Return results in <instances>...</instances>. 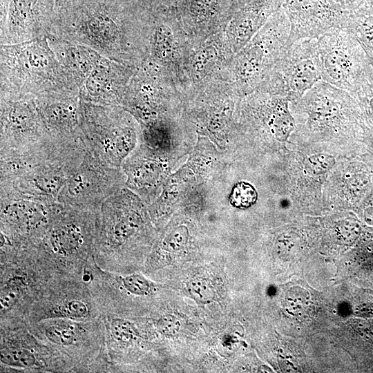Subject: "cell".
Wrapping results in <instances>:
<instances>
[{"label": "cell", "mask_w": 373, "mask_h": 373, "mask_svg": "<svg viewBox=\"0 0 373 373\" xmlns=\"http://www.w3.org/2000/svg\"><path fill=\"white\" fill-rule=\"evenodd\" d=\"M136 35L115 0H56L48 35L88 46L122 64L133 60Z\"/></svg>", "instance_id": "cell-1"}, {"label": "cell", "mask_w": 373, "mask_h": 373, "mask_svg": "<svg viewBox=\"0 0 373 373\" xmlns=\"http://www.w3.org/2000/svg\"><path fill=\"white\" fill-rule=\"evenodd\" d=\"M0 74V96H79L76 84L60 64L48 36L1 45Z\"/></svg>", "instance_id": "cell-2"}, {"label": "cell", "mask_w": 373, "mask_h": 373, "mask_svg": "<svg viewBox=\"0 0 373 373\" xmlns=\"http://www.w3.org/2000/svg\"><path fill=\"white\" fill-rule=\"evenodd\" d=\"M290 110L294 136L309 141H347L365 151L358 106L348 91L321 80L290 103Z\"/></svg>", "instance_id": "cell-3"}, {"label": "cell", "mask_w": 373, "mask_h": 373, "mask_svg": "<svg viewBox=\"0 0 373 373\" xmlns=\"http://www.w3.org/2000/svg\"><path fill=\"white\" fill-rule=\"evenodd\" d=\"M97 210L64 205L32 248L39 263L52 276H82L93 256Z\"/></svg>", "instance_id": "cell-4"}, {"label": "cell", "mask_w": 373, "mask_h": 373, "mask_svg": "<svg viewBox=\"0 0 373 373\" xmlns=\"http://www.w3.org/2000/svg\"><path fill=\"white\" fill-rule=\"evenodd\" d=\"M79 131L85 149L102 162L117 168H120L137 140L133 122L119 106L81 99Z\"/></svg>", "instance_id": "cell-5"}, {"label": "cell", "mask_w": 373, "mask_h": 373, "mask_svg": "<svg viewBox=\"0 0 373 373\" xmlns=\"http://www.w3.org/2000/svg\"><path fill=\"white\" fill-rule=\"evenodd\" d=\"M144 211L139 200L121 189L97 211L93 257L107 270L116 257L144 228Z\"/></svg>", "instance_id": "cell-6"}, {"label": "cell", "mask_w": 373, "mask_h": 373, "mask_svg": "<svg viewBox=\"0 0 373 373\" xmlns=\"http://www.w3.org/2000/svg\"><path fill=\"white\" fill-rule=\"evenodd\" d=\"M82 140L61 142L53 155L21 177L0 182V199L58 202L59 194L85 152Z\"/></svg>", "instance_id": "cell-7"}, {"label": "cell", "mask_w": 373, "mask_h": 373, "mask_svg": "<svg viewBox=\"0 0 373 373\" xmlns=\"http://www.w3.org/2000/svg\"><path fill=\"white\" fill-rule=\"evenodd\" d=\"M102 317L90 321L49 318L27 325L39 341L61 356L68 365L89 366L106 352Z\"/></svg>", "instance_id": "cell-8"}, {"label": "cell", "mask_w": 373, "mask_h": 373, "mask_svg": "<svg viewBox=\"0 0 373 373\" xmlns=\"http://www.w3.org/2000/svg\"><path fill=\"white\" fill-rule=\"evenodd\" d=\"M104 312L82 276H58L46 281L30 305L26 325L49 318L90 321Z\"/></svg>", "instance_id": "cell-9"}, {"label": "cell", "mask_w": 373, "mask_h": 373, "mask_svg": "<svg viewBox=\"0 0 373 373\" xmlns=\"http://www.w3.org/2000/svg\"><path fill=\"white\" fill-rule=\"evenodd\" d=\"M317 55L322 80L350 93L373 73L361 47L345 28L317 37Z\"/></svg>", "instance_id": "cell-10"}, {"label": "cell", "mask_w": 373, "mask_h": 373, "mask_svg": "<svg viewBox=\"0 0 373 373\" xmlns=\"http://www.w3.org/2000/svg\"><path fill=\"white\" fill-rule=\"evenodd\" d=\"M124 180L120 168L106 164L86 149L61 189L58 202L73 209L97 210L122 189Z\"/></svg>", "instance_id": "cell-11"}, {"label": "cell", "mask_w": 373, "mask_h": 373, "mask_svg": "<svg viewBox=\"0 0 373 373\" xmlns=\"http://www.w3.org/2000/svg\"><path fill=\"white\" fill-rule=\"evenodd\" d=\"M51 140L35 97L0 96V154L28 150Z\"/></svg>", "instance_id": "cell-12"}, {"label": "cell", "mask_w": 373, "mask_h": 373, "mask_svg": "<svg viewBox=\"0 0 373 373\" xmlns=\"http://www.w3.org/2000/svg\"><path fill=\"white\" fill-rule=\"evenodd\" d=\"M321 80L317 38H309L297 41L288 48L270 73L265 84L272 92L287 96L291 103Z\"/></svg>", "instance_id": "cell-13"}, {"label": "cell", "mask_w": 373, "mask_h": 373, "mask_svg": "<svg viewBox=\"0 0 373 373\" xmlns=\"http://www.w3.org/2000/svg\"><path fill=\"white\" fill-rule=\"evenodd\" d=\"M61 203L44 204L27 199H0L1 244L27 247L46 232Z\"/></svg>", "instance_id": "cell-14"}, {"label": "cell", "mask_w": 373, "mask_h": 373, "mask_svg": "<svg viewBox=\"0 0 373 373\" xmlns=\"http://www.w3.org/2000/svg\"><path fill=\"white\" fill-rule=\"evenodd\" d=\"M56 0H1L0 44H15L46 37Z\"/></svg>", "instance_id": "cell-15"}, {"label": "cell", "mask_w": 373, "mask_h": 373, "mask_svg": "<svg viewBox=\"0 0 373 373\" xmlns=\"http://www.w3.org/2000/svg\"><path fill=\"white\" fill-rule=\"evenodd\" d=\"M19 327L13 332L3 329L1 338V364L17 370L34 372L68 370L61 356L39 341L28 329L20 333Z\"/></svg>", "instance_id": "cell-16"}, {"label": "cell", "mask_w": 373, "mask_h": 373, "mask_svg": "<svg viewBox=\"0 0 373 373\" xmlns=\"http://www.w3.org/2000/svg\"><path fill=\"white\" fill-rule=\"evenodd\" d=\"M120 64L102 56L79 88L80 99L101 105H121L128 73Z\"/></svg>", "instance_id": "cell-17"}, {"label": "cell", "mask_w": 373, "mask_h": 373, "mask_svg": "<svg viewBox=\"0 0 373 373\" xmlns=\"http://www.w3.org/2000/svg\"><path fill=\"white\" fill-rule=\"evenodd\" d=\"M39 111L50 136L56 142L80 139L79 96L36 98Z\"/></svg>", "instance_id": "cell-18"}, {"label": "cell", "mask_w": 373, "mask_h": 373, "mask_svg": "<svg viewBox=\"0 0 373 373\" xmlns=\"http://www.w3.org/2000/svg\"><path fill=\"white\" fill-rule=\"evenodd\" d=\"M48 38L60 64L79 90L102 55L77 43L48 35Z\"/></svg>", "instance_id": "cell-19"}, {"label": "cell", "mask_w": 373, "mask_h": 373, "mask_svg": "<svg viewBox=\"0 0 373 373\" xmlns=\"http://www.w3.org/2000/svg\"><path fill=\"white\" fill-rule=\"evenodd\" d=\"M351 95L359 109L364 148L373 155V73Z\"/></svg>", "instance_id": "cell-20"}, {"label": "cell", "mask_w": 373, "mask_h": 373, "mask_svg": "<svg viewBox=\"0 0 373 373\" xmlns=\"http://www.w3.org/2000/svg\"><path fill=\"white\" fill-rule=\"evenodd\" d=\"M363 50L373 70V15L347 17L345 27Z\"/></svg>", "instance_id": "cell-21"}, {"label": "cell", "mask_w": 373, "mask_h": 373, "mask_svg": "<svg viewBox=\"0 0 373 373\" xmlns=\"http://www.w3.org/2000/svg\"><path fill=\"white\" fill-rule=\"evenodd\" d=\"M186 290L191 298L200 304H209L216 298V291L211 282L202 277H196L186 284Z\"/></svg>", "instance_id": "cell-22"}, {"label": "cell", "mask_w": 373, "mask_h": 373, "mask_svg": "<svg viewBox=\"0 0 373 373\" xmlns=\"http://www.w3.org/2000/svg\"><path fill=\"white\" fill-rule=\"evenodd\" d=\"M173 34L171 30L165 25L157 26L153 32V51L159 58L167 56L171 47Z\"/></svg>", "instance_id": "cell-23"}, {"label": "cell", "mask_w": 373, "mask_h": 373, "mask_svg": "<svg viewBox=\"0 0 373 373\" xmlns=\"http://www.w3.org/2000/svg\"><path fill=\"white\" fill-rule=\"evenodd\" d=\"M257 198L254 188L246 182L237 184L230 196L231 203L238 208H247L253 204Z\"/></svg>", "instance_id": "cell-24"}, {"label": "cell", "mask_w": 373, "mask_h": 373, "mask_svg": "<svg viewBox=\"0 0 373 373\" xmlns=\"http://www.w3.org/2000/svg\"><path fill=\"white\" fill-rule=\"evenodd\" d=\"M157 330L166 336H173L180 330V322L172 314H165L160 317L155 323Z\"/></svg>", "instance_id": "cell-25"}, {"label": "cell", "mask_w": 373, "mask_h": 373, "mask_svg": "<svg viewBox=\"0 0 373 373\" xmlns=\"http://www.w3.org/2000/svg\"><path fill=\"white\" fill-rule=\"evenodd\" d=\"M334 163L332 156L318 154L309 157L307 164H309V170L313 174H321L329 170Z\"/></svg>", "instance_id": "cell-26"}, {"label": "cell", "mask_w": 373, "mask_h": 373, "mask_svg": "<svg viewBox=\"0 0 373 373\" xmlns=\"http://www.w3.org/2000/svg\"><path fill=\"white\" fill-rule=\"evenodd\" d=\"M216 3V0H194L191 4V10L198 15H206Z\"/></svg>", "instance_id": "cell-27"}, {"label": "cell", "mask_w": 373, "mask_h": 373, "mask_svg": "<svg viewBox=\"0 0 373 373\" xmlns=\"http://www.w3.org/2000/svg\"><path fill=\"white\" fill-rule=\"evenodd\" d=\"M173 241L171 243L173 246V249H180V248L184 244V238L186 237V234L184 232L181 231H178L175 233L173 236Z\"/></svg>", "instance_id": "cell-28"}, {"label": "cell", "mask_w": 373, "mask_h": 373, "mask_svg": "<svg viewBox=\"0 0 373 373\" xmlns=\"http://www.w3.org/2000/svg\"><path fill=\"white\" fill-rule=\"evenodd\" d=\"M311 1L312 0H285L284 7L285 8V10L287 12L298 8Z\"/></svg>", "instance_id": "cell-29"}, {"label": "cell", "mask_w": 373, "mask_h": 373, "mask_svg": "<svg viewBox=\"0 0 373 373\" xmlns=\"http://www.w3.org/2000/svg\"><path fill=\"white\" fill-rule=\"evenodd\" d=\"M207 57V52L205 50H202L200 52V53L198 55L195 66L198 70H201L202 68H203L204 65L205 64L206 58Z\"/></svg>", "instance_id": "cell-30"}, {"label": "cell", "mask_w": 373, "mask_h": 373, "mask_svg": "<svg viewBox=\"0 0 373 373\" xmlns=\"http://www.w3.org/2000/svg\"><path fill=\"white\" fill-rule=\"evenodd\" d=\"M359 314L365 316H373V305L365 304L357 309Z\"/></svg>", "instance_id": "cell-31"}]
</instances>
